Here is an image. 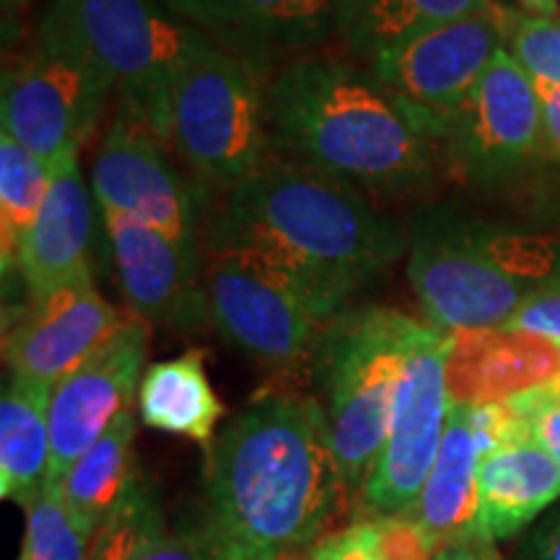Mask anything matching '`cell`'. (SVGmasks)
I'll use <instances>...</instances> for the list:
<instances>
[{
  "label": "cell",
  "instance_id": "obj_24",
  "mask_svg": "<svg viewBox=\"0 0 560 560\" xmlns=\"http://www.w3.org/2000/svg\"><path fill=\"white\" fill-rule=\"evenodd\" d=\"M493 9V0H338L335 32L369 66L416 34Z\"/></svg>",
  "mask_w": 560,
  "mask_h": 560
},
{
  "label": "cell",
  "instance_id": "obj_12",
  "mask_svg": "<svg viewBox=\"0 0 560 560\" xmlns=\"http://www.w3.org/2000/svg\"><path fill=\"white\" fill-rule=\"evenodd\" d=\"M495 9L433 26L369 62L371 73L423 117L433 140L503 50Z\"/></svg>",
  "mask_w": 560,
  "mask_h": 560
},
{
  "label": "cell",
  "instance_id": "obj_33",
  "mask_svg": "<svg viewBox=\"0 0 560 560\" xmlns=\"http://www.w3.org/2000/svg\"><path fill=\"white\" fill-rule=\"evenodd\" d=\"M380 524L387 560H433L439 552V545L410 516H389Z\"/></svg>",
  "mask_w": 560,
  "mask_h": 560
},
{
  "label": "cell",
  "instance_id": "obj_20",
  "mask_svg": "<svg viewBox=\"0 0 560 560\" xmlns=\"http://www.w3.org/2000/svg\"><path fill=\"white\" fill-rule=\"evenodd\" d=\"M560 499V465L535 436L482 454L478 472V537L503 540Z\"/></svg>",
  "mask_w": 560,
  "mask_h": 560
},
{
  "label": "cell",
  "instance_id": "obj_22",
  "mask_svg": "<svg viewBox=\"0 0 560 560\" xmlns=\"http://www.w3.org/2000/svg\"><path fill=\"white\" fill-rule=\"evenodd\" d=\"M138 412L151 429L210 450L223 402L210 387L202 350L151 363L138 387Z\"/></svg>",
  "mask_w": 560,
  "mask_h": 560
},
{
  "label": "cell",
  "instance_id": "obj_16",
  "mask_svg": "<svg viewBox=\"0 0 560 560\" xmlns=\"http://www.w3.org/2000/svg\"><path fill=\"white\" fill-rule=\"evenodd\" d=\"M122 325L125 317L102 296L89 270L30 301L5 327L3 359L16 376L55 387Z\"/></svg>",
  "mask_w": 560,
  "mask_h": 560
},
{
  "label": "cell",
  "instance_id": "obj_13",
  "mask_svg": "<svg viewBox=\"0 0 560 560\" xmlns=\"http://www.w3.org/2000/svg\"><path fill=\"white\" fill-rule=\"evenodd\" d=\"M149 353V327L143 319H125L107 342L55 384L50 400V475L62 482L83 452L91 450L130 410L140 371Z\"/></svg>",
  "mask_w": 560,
  "mask_h": 560
},
{
  "label": "cell",
  "instance_id": "obj_1",
  "mask_svg": "<svg viewBox=\"0 0 560 560\" xmlns=\"http://www.w3.org/2000/svg\"><path fill=\"white\" fill-rule=\"evenodd\" d=\"M353 503L325 408L314 397L272 392L249 402L208 450L200 532L219 556L272 560L312 552Z\"/></svg>",
  "mask_w": 560,
  "mask_h": 560
},
{
  "label": "cell",
  "instance_id": "obj_9",
  "mask_svg": "<svg viewBox=\"0 0 560 560\" xmlns=\"http://www.w3.org/2000/svg\"><path fill=\"white\" fill-rule=\"evenodd\" d=\"M452 332L420 325L405 361L384 450L363 488V520L410 516L439 457L450 418Z\"/></svg>",
  "mask_w": 560,
  "mask_h": 560
},
{
  "label": "cell",
  "instance_id": "obj_11",
  "mask_svg": "<svg viewBox=\"0 0 560 560\" xmlns=\"http://www.w3.org/2000/svg\"><path fill=\"white\" fill-rule=\"evenodd\" d=\"M452 164L475 182L509 179L542 149L537 83L506 50L439 130Z\"/></svg>",
  "mask_w": 560,
  "mask_h": 560
},
{
  "label": "cell",
  "instance_id": "obj_6",
  "mask_svg": "<svg viewBox=\"0 0 560 560\" xmlns=\"http://www.w3.org/2000/svg\"><path fill=\"white\" fill-rule=\"evenodd\" d=\"M39 26L81 47L115 83L122 112L170 145V96L210 39L164 0H52Z\"/></svg>",
  "mask_w": 560,
  "mask_h": 560
},
{
  "label": "cell",
  "instance_id": "obj_7",
  "mask_svg": "<svg viewBox=\"0 0 560 560\" xmlns=\"http://www.w3.org/2000/svg\"><path fill=\"white\" fill-rule=\"evenodd\" d=\"M268 89L260 73L208 39L170 96V145L210 185L234 190L268 161Z\"/></svg>",
  "mask_w": 560,
  "mask_h": 560
},
{
  "label": "cell",
  "instance_id": "obj_5",
  "mask_svg": "<svg viewBox=\"0 0 560 560\" xmlns=\"http://www.w3.org/2000/svg\"><path fill=\"white\" fill-rule=\"evenodd\" d=\"M423 322L395 310L340 312L322 332L314 369L325 389V416L340 472L361 501L389 433L405 361Z\"/></svg>",
  "mask_w": 560,
  "mask_h": 560
},
{
  "label": "cell",
  "instance_id": "obj_17",
  "mask_svg": "<svg viewBox=\"0 0 560 560\" xmlns=\"http://www.w3.org/2000/svg\"><path fill=\"white\" fill-rule=\"evenodd\" d=\"M450 395L454 402H506L560 376V346L537 335L506 330L452 332Z\"/></svg>",
  "mask_w": 560,
  "mask_h": 560
},
{
  "label": "cell",
  "instance_id": "obj_21",
  "mask_svg": "<svg viewBox=\"0 0 560 560\" xmlns=\"http://www.w3.org/2000/svg\"><path fill=\"white\" fill-rule=\"evenodd\" d=\"M185 19L262 73L272 52L322 39L301 0H192Z\"/></svg>",
  "mask_w": 560,
  "mask_h": 560
},
{
  "label": "cell",
  "instance_id": "obj_18",
  "mask_svg": "<svg viewBox=\"0 0 560 560\" xmlns=\"http://www.w3.org/2000/svg\"><path fill=\"white\" fill-rule=\"evenodd\" d=\"M91 240L94 202L79 159H70L52 172L45 206L19 255L16 272L24 280L30 301L45 296L81 272H89Z\"/></svg>",
  "mask_w": 560,
  "mask_h": 560
},
{
  "label": "cell",
  "instance_id": "obj_4",
  "mask_svg": "<svg viewBox=\"0 0 560 560\" xmlns=\"http://www.w3.org/2000/svg\"><path fill=\"white\" fill-rule=\"evenodd\" d=\"M556 244L423 215L412 231L408 278L431 325L446 332L506 327L556 272Z\"/></svg>",
  "mask_w": 560,
  "mask_h": 560
},
{
  "label": "cell",
  "instance_id": "obj_41",
  "mask_svg": "<svg viewBox=\"0 0 560 560\" xmlns=\"http://www.w3.org/2000/svg\"><path fill=\"white\" fill-rule=\"evenodd\" d=\"M164 3L170 5V9H172L174 13H179V16L185 19V11L190 9V3H192V0H164Z\"/></svg>",
  "mask_w": 560,
  "mask_h": 560
},
{
  "label": "cell",
  "instance_id": "obj_29",
  "mask_svg": "<svg viewBox=\"0 0 560 560\" xmlns=\"http://www.w3.org/2000/svg\"><path fill=\"white\" fill-rule=\"evenodd\" d=\"M159 532H164L159 503L149 490L138 486L136 493L96 532L86 560H132Z\"/></svg>",
  "mask_w": 560,
  "mask_h": 560
},
{
  "label": "cell",
  "instance_id": "obj_36",
  "mask_svg": "<svg viewBox=\"0 0 560 560\" xmlns=\"http://www.w3.org/2000/svg\"><path fill=\"white\" fill-rule=\"evenodd\" d=\"M301 5H304L306 16H310L319 37L335 32V26H338V0H301Z\"/></svg>",
  "mask_w": 560,
  "mask_h": 560
},
{
  "label": "cell",
  "instance_id": "obj_38",
  "mask_svg": "<svg viewBox=\"0 0 560 560\" xmlns=\"http://www.w3.org/2000/svg\"><path fill=\"white\" fill-rule=\"evenodd\" d=\"M540 560H560V527L556 529V535L550 537L548 545H545Z\"/></svg>",
  "mask_w": 560,
  "mask_h": 560
},
{
  "label": "cell",
  "instance_id": "obj_32",
  "mask_svg": "<svg viewBox=\"0 0 560 560\" xmlns=\"http://www.w3.org/2000/svg\"><path fill=\"white\" fill-rule=\"evenodd\" d=\"M506 330L537 335L560 346V262L556 272L509 319Z\"/></svg>",
  "mask_w": 560,
  "mask_h": 560
},
{
  "label": "cell",
  "instance_id": "obj_40",
  "mask_svg": "<svg viewBox=\"0 0 560 560\" xmlns=\"http://www.w3.org/2000/svg\"><path fill=\"white\" fill-rule=\"evenodd\" d=\"M210 560H242V558H229V556H219V552L210 550ZM272 560H310V552H293V556H280Z\"/></svg>",
  "mask_w": 560,
  "mask_h": 560
},
{
  "label": "cell",
  "instance_id": "obj_42",
  "mask_svg": "<svg viewBox=\"0 0 560 560\" xmlns=\"http://www.w3.org/2000/svg\"><path fill=\"white\" fill-rule=\"evenodd\" d=\"M3 3H5V11H9V9H21V5H30L34 0H3Z\"/></svg>",
  "mask_w": 560,
  "mask_h": 560
},
{
  "label": "cell",
  "instance_id": "obj_25",
  "mask_svg": "<svg viewBox=\"0 0 560 560\" xmlns=\"http://www.w3.org/2000/svg\"><path fill=\"white\" fill-rule=\"evenodd\" d=\"M136 416L125 410L104 436L86 450L62 480V493L73 516L96 535L104 522L136 493Z\"/></svg>",
  "mask_w": 560,
  "mask_h": 560
},
{
  "label": "cell",
  "instance_id": "obj_23",
  "mask_svg": "<svg viewBox=\"0 0 560 560\" xmlns=\"http://www.w3.org/2000/svg\"><path fill=\"white\" fill-rule=\"evenodd\" d=\"M52 384L11 376L0 397V495L24 503L50 475Z\"/></svg>",
  "mask_w": 560,
  "mask_h": 560
},
{
  "label": "cell",
  "instance_id": "obj_39",
  "mask_svg": "<svg viewBox=\"0 0 560 560\" xmlns=\"http://www.w3.org/2000/svg\"><path fill=\"white\" fill-rule=\"evenodd\" d=\"M522 3L535 13H552L558 9V0H522Z\"/></svg>",
  "mask_w": 560,
  "mask_h": 560
},
{
  "label": "cell",
  "instance_id": "obj_2",
  "mask_svg": "<svg viewBox=\"0 0 560 560\" xmlns=\"http://www.w3.org/2000/svg\"><path fill=\"white\" fill-rule=\"evenodd\" d=\"M206 244L296 293L322 325L400 260L405 231L346 182L291 161H265L229 192Z\"/></svg>",
  "mask_w": 560,
  "mask_h": 560
},
{
  "label": "cell",
  "instance_id": "obj_26",
  "mask_svg": "<svg viewBox=\"0 0 560 560\" xmlns=\"http://www.w3.org/2000/svg\"><path fill=\"white\" fill-rule=\"evenodd\" d=\"M52 172L42 161L0 132V268L3 276L19 270L26 234L37 221L50 190Z\"/></svg>",
  "mask_w": 560,
  "mask_h": 560
},
{
  "label": "cell",
  "instance_id": "obj_14",
  "mask_svg": "<svg viewBox=\"0 0 560 560\" xmlns=\"http://www.w3.org/2000/svg\"><path fill=\"white\" fill-rule=\"evenodd\" d=\"M102 219L122 296L138 319L174 330H200L210 322L198 242L174 240L112 210H102Z\"/></svg>",
  "mask_w": 560,
  "mask_h": 560
},
{
  "label": "cell",
  "instance_id": "obj_19",
  "mask_svg": "<svg viewBox=\"0 0 560 560\" xmlns=\"http://www.w3.org/2000/svg\"><path fill=\"white\" fill-rule=\"evenodd\" d=\"M482 446L475 405L454 402L446 418L439 457L425 480L410 520L423 527L439 548L478 537V472Z\"/></svg>",
  "mask_w": 560,
  "mask_h": 560
},
{
  "label": "cell",
  "instance_id": "obj_15",
  "mask_svg": "<svg viewBox=\"0 0 560 560\" xmlns=\"http://www.w3.org/2000/svg\"><path fill=\"white\" fill-rule=\"evenodd\" d=\"M164 145L122 112L112 122L91 166V190L100 210L143 221L174 240L198 242L192 190L174 170Z\"/></svg>",
  "mask_w": 560,
  "mask_h": 560
},
{
  "label": "cell",
  "instance_id": "obj_35",
  "mask_svg": "<svg viewBox=\"0 0 560 560\" xmlns=\"http://www.w3.org/2000/svg\"><path fill=\"white\" fill-rule=\"evenodd\" d=\"M535 83L542 107V149L560 161V83Z\"/></svg>",
  "mask_w": 560,
  "mask_h": 560
},
{
  "label": "cell",
  "instance_id": "obj_8",
  "mask_svg": "<svg viewBox=\"0 0 560 560\" xmlns=\"http://www.w3.org/2000/svg\"><path fill=\"white\" fill-rule=\"evenodd\" d=\"M115 91L109 75L75 42L39 26L37 50L3 75L0 132L55 172L79 159Z\"/></svg>",
  "mask_w": 560,
  "mask_h": 560
},
{
  "label": "cell",
  "instance_id": "obj_34",
  "mask_svg": "<svg viewBox=\"0 0 560 560\" xmlns=\"http://www.w3.org/2000/svg\"><path fill=\"white\" fill-rule=\"evenodd\" d=\"M132 560H210V548L198 529L195 535L172 537L166 532H159L149 542L140 548Z\"/></svg>",
  "mask_w": 560,
  "mask_h": 560
},
{
  "label": "cell",
  "instance_id": "obj_30",
  "mask_svg": "<svg viewBox=\"0 0 560 560\" xmlns=\"http://www.w3.org/2000/svg\"><path fill=\"white\" fill-rule=\"evenodd\" d=\"M506 408L560 465V376L506 400Z\"/></svg>",
  "mask_w": 560,
  "mask_h": 560
},
{
  "label": "cell",
  "instance_id": "obj_10",
  "mask_svg": "<svg viewBox=\"0 0 560 560\" xmlns=\"http://www.w3.org/2000/svg\"><path fill=\"white\" fill-rule=\"evenodd\" d=\"M202 283L208 317L231 346L280 380L314 366L325 325L296 293L234 257H213Z\"/></svg>",
  "mask_w": 560,
  "mask_h": 560
},
{
  "label": "cell",
  "instance_id": "obj_37",
  "mask_svg": "<svg viewBox=\"0 0 560 560\" xmlns=\"http://www.w3.org/2000/svg\"><path fill=\"white\" fill-rule=\"evenodd\" d=\"M475 542H478V540L444 545V548H439V552L433 556V560H486L482 550Z\"/></svg>",
  "mask_w": 560,
  "mask_h": 560
},
{
  "label": "cell",
  "instance_id": "obj_28",
  "mask_svg": "<svg viewBox=\"0 0 560 560\" xmlns=\"http://www.w3.org/2000/svg\"><path fill=\"white\" fill-rule=\"evenodd\" d=\"M503 50L535 81L560 83V16L495 9Z\"/></svg>",
  "mask_w": 560,
  "mask_h": 560
},
{
  "label": "cell",
  "instance_id": "obj_3",
  "mask_svg": "<svg viewBox=\"0 0 560 560\" xmlns=\"http://www.w3.org/2000/svg\"><path fill=\"white\" fill-rule=\"evenodd\" d=\"M268 125L301 164L359 192L402 198L433 177L429 125L374 73L335 58H299L268 86Z\"/></svg>",
  "mask_w": 560,
  "mask_h": 560
},
{
  "label": "cell",
  "instance_id": "obj_31",
  "mask_svg": "<svg viewBox=\"0 0 560 560\" xmlns=\"http://www.w3.org/2000/svg\"><path fill=\"white\" fill-rule=\"evenodd\" d=\"M310 560H387L380 520H355L332 532L314 545Z\"/></svg>",
  "mask_w": 560,
  "mask_h": 560
},
{
  "label": "cell",
  "instance_id": "obj_27",
  "mask_svg": "<svg viewBox=\"0 0 560 560\" xmlns=\"http://www.w3.org/2000/svg\"><path fill=\"white\" fill-rule=\"evenodd\" d=\"M26 535L19 560H86L94 532L83 527L70 511L62 482L45 480L24 501Z\"/></svg>",
  "mask_w": 560,
  "mask_h": 560
}]
</instances>
